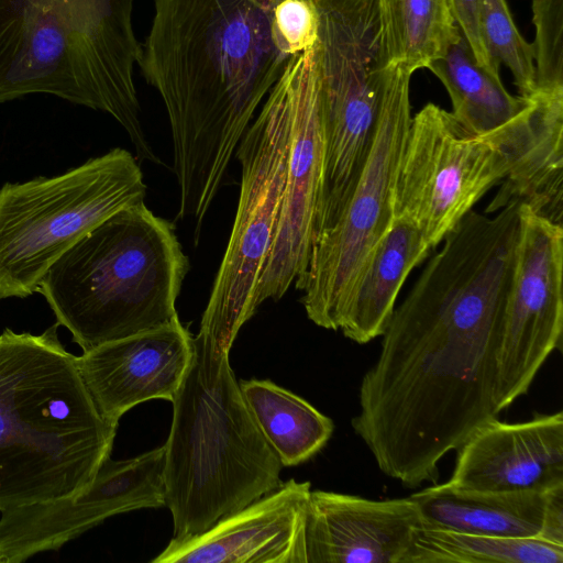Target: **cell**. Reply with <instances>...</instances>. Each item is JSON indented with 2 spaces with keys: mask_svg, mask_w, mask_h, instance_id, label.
I'll list each match as a JSON object with an SVG mask.
<instances>
[{
  "mask_svg": "<svg viewBox=\"0 0 563 563\" xmlns=\"http://www.w3.org/2000/svg\"><path fill=\"white\" fill-rule=\"evenodd\" d=\"M442 243L395 308L351 421L377 467L407 488L438 483L440 461L497 417L495 360L515 247L474 224Z\"/></svg>",
  "mask_w": 563,
  "mask_h": 563,
  "instance_id": "6da1fadb",
  "label": "cell"
},
{
  "mask_svg": "<svg viewBox=\"0 0 563 563\" xmlns=\"http://www.w3.org/2000/svg\"><path fill=\"white\" fill-rule=\"evenodd\" d=\"M279 0H154L139 66L172 131L178 218L202 223L253 117L292 57Z\"/></svg>",
  "mask_w": 563,
  "mask_h": 563,
  "instance_id": "7a4b0ae2",
  "label": "cell"
},
{
  "mask_svg": "<svg viewBox=\"0 0 563 563\" xmlns=\"http://www.w3.org/2000/svg\"><path fill=\"white\" fill-rule=\"evenodd\" d=\"M0 334V512L85 490L111 451L78 356L57 334Z\"/></svg>",
  "mask_w": 563,
  "mask_h": 563,
  "instance_id": "3957f363",
  "label": "cell"
},
{
  "mask_svg": "<svg viewBox=\"0 0 563 563\" xmlns=\"http://www.w3.org/2000/svg\"><path fill=\"white\" fill-rule=\"evenodd\" d=\"M134 0H0V103L49 93L112 115L156 163L133 78Z\"/></svg>",
  "mask_w": 563,
  "mask_h": 563,
  "instance_id": "277c9868",
  "label": "cell"
},
{
  "mask_svg": "<svg viewBox=\"0 0 563 563\" xmlns=\"http://www.w3.org/2000/svg\"><path fill=\"white\" fill-rule=\"evenodd\" d=\"M191 343L164 444L174 539L208 530L283 483V465L245 402L229 353L199 334Z\"/></svg>",
  "mask_w": 563,
  "mask_h": 563,
  "instance_id": "5b68a950",
  "label": "cell"
},
{
  "mask_svg": "<svg viewBox=\"0 0 563 563\" xmlns=\"http://www.w3.org/2000/svg\"><path fill=\"white\" fill-rule=\"evenodd\" d=\"M506 124L466 131L451 112L427 103L411 117L394 196V217L416 224L433 250L494 186L512 173L531 185L559 164L563 90L537 91Z\"/></svg>",
  "mask_w": 563,
  "mask_h": 563,
  "instance_id": "8992f818",
  "label": "cell"
},
{
  "mask_svg": "<svg viewBox=\"0 0 563 563\" xmlns=\"http://www.w3.org/2000/svg\"><path fill=\"white\" fill-rule=\"evenodd\" d=\"M188 271L173 223L141 202L113 213L66 251L36 291L87 352L178 317Z\"/></svg>",
  "mask_w": 563,
  "mask_h": 563,
  "instance_id": "52a82bcc",
  "label": "cell"
},
{
  "mask_svg": "<svg viewBox=\"0 0 563 563\" xmlns=\"http://www.w3.org/2000/svg\"><path fill=\"white\" fill-rule=\"evenodd\" d=\"M136 157L113 148L54 177L0 188V301L34 294L48 268L113 213L141 202Z\"/></svg>",
  "mask_w": 563,
  "mask_h": 563,
  "instance_id": "ba28073f",
  "label": "cell"
},
{
  "mask_svg": "<svg viewBox=\"0 0 563 563\" xmlns=\"http://www.w3.org/2000/svg\"><path fill=\"white\" fill-rule=\"evenodd\" d=\"M291 115V77L286 65L235 151L241 166L235 218L198 331L225 353L258 308V283L282 206Z\"/></svg>",
  "mask_w": 563,
  "mask_h": 563,
  "instance_id": "9c48e42d",
  "label": "cell"
},
{
  "mask_svg": "<svg viewBox=\"0 0 563 563\" xmlns=\"http://www.w3.org/2000/svg\"><path fill=\"white\" fill-rule=\"evenodd\" d=\"M410 77L398 66L384 68L374 139L360 177L340 213L316 238L307 268L295 282L308 319L318 327L339 330L358 277L394 220L411 121Z\"/></svg>",
  "mask_w": 563,
  "mask_h": 563,
  "instance_id": "30bf717a",
  "label": "cell"
},
{
  "mask_svg": "<svg viewBox=\"0 0 563 563\" xmlns=\"http://www.w3.org/2000/svg\"><path fill=\"white\" fill-rule=\"evenodd\" d=\"M318 19L314 44L319 106L325 140L321 221L335 219L369 153L383 70L376 0H309Z\"/></svg>",
  "mask_w": 563,
  "mask_h": 563,
  "instance_id": "8fae6325",
  "label": "cell"
},
{
  "mask_svg": "<svg viewBox=\"0 0 563 563\" xmlns=\"http://www.w3.org/2000/svg\"><path fill=\"white\" fill-rule=\"evenodd\" d=\"M563 227L520 203V236L496 351L498 415L528 393L563 334Z\"/></svg>",
  "mask_w": 563,
  "mask_h": 563,
  "instance_id": "7c38bea8",
  "label": "cell"
},
{
  "mask_svg": "<svg viewBox=\"0 0 563 563\" xmlns=\"http://www.w3.org/2000/svg\"><path fill=\"white\" fill-rule=\"evenodd\" d=\"M292 115L282 206L275 238L261 274L256 302L279 300L307 268L319 232L325 179V140L314 45L294 55Z\"/></svg>",
  "mask_w": 563,
  "mask_h": 563,
  "instance_id": "4fadbf2b",
  "label": "cell"
},
{
  "mask_svg": "<svg viewBox=\"0 0 563 563\" xmlns=\"http://www.w3.org/2000/svg\"><path fill=\"white\" fill-rule=\"evenodd\" d=\"M164 471L161 446L125 460L109 456L85 490L1 511L0 563L58 550L112 516L166 506Z\"/></svg>",
  "mask_w": 563,
  "mask_h": 563,
  "instance_id": "5bb4252c",
  "label": "cell"
},
{
  "mask_svg": "<svg viewBox=\"0 0 563 563\" xmlns=\"http://www.w3.org/2000/svg\"><path fill=\"white\" fill-rule=\"evenodd\" d=\"M310 482L294 478L208 530L174 539L151 563H307Z\"/></svg>",
  "mask_w": 563,
  "mask_h": 563,
  "instance_id": "9a60e30c",
  "label": "cell"
},
{
  "mask_svg": "<svg viewBox=\"0 0 563 563\" xmlns=\"http://www.w3.org/2000/svg\"><path fill=\"white\" fill-rule=\"evenodd\" d=\"M192 335L176 317L161 327L98 345L78 356L85 385L113 424L136 405L172 401L187 372Z\"/></svg>",
  "mask_w": 563,
  "mask_h": 563,
  "instance_id": "2e32d148",
  "label": "cell"
},
{
  "mask_svg": "<svg viewBox=\"0 0 563 563\" xmlns=\"http://www.w3.org/2000/svg\"><path fill=\"white\" fill-rule=\"evenodd\" d=\"M423 527L409 496L383 500L311 490L306 516L307 563H404Z\"/></svg>",
  "mask_w": 563,
  "mask_h": 563,
  "instance_id": "e0dca14e",
  "label": "cell"
},
{
  "mask_svg": "<svg viewBox=\"0 0 563 563\" xmlns=\"http://www.w3.org/2000/svg\"><path fill=\"white\" fill-rule=\"evenodd\" d=\"M452 486L477 490H540L563 486V412L522 422L496 418L455 450Z\"/></svg>",
  "mask_w": 563,
  "mask_h": 563,
  "instance_id": "ac0fdd59",
  "label": "cell"
},
{
  "mask_svg": "<svg viewBox=\"0 0 563 563\" xmlns=\"http://www.w3.org/2000/svg\"><path fill=\"white\" fill-rule=\"evenodd\" d=\"M551 490H477L445 482L410 497L418 504L423 527L504 538H542Z\"/></svg>",
  "mask_w": 563,
  "mask_h": 563,
  "instance_id": "d6986e66",
  "label": "cell"
},
{
  "mask_svg": "<svg viewBox=\"0 0 563 563\" xmlns=\"http://www.w3.org/2000/svg\"><path fill=\"white\" fill-rule=\"evenodd\" d=\"M431 251L416 224L394 217L349 299L339 328L344 336L358 344L382 336L405 280Z\"/></svg>",
  "mask_w": 563,
  "mask_h": 563,
  "instance_id": "ffe728a7",
  "label": "cell"
},
{
  "mask_svg": "<svg viewBox=\"0 0 563 563\" xmlns=\"http://www.w3.org/2000/svg\"><path fill=\"white\" fill-rule=\"evenodd\" d=\"M239 384L257 427L283 466L310 460L332 437V419L300 396L268 379Z\"/></svg>",
  "mask_w": 563,
  "mask_h": 563,
  "instance_id": "44dd1931",
  "label": "cell"
},
{
  "mask_svg": "<svg viewBox=\"0 0 563 563\" xmlns=\"http://www.w3.org/2000/svg\"><path fill=\"white\" fill-rule=\"evenodd\" d=\"M428 69L448 91L454 119L471 133H487L506 124L526 104L525 98L506 90L500 77L478 65L459 29L444 55Z\"/></svg>",
  "mask_w": 563,
  "mask_h": 563,
  "instance_id": "7402d4cb",
  "label": "cell"
},
{
  "mask_svg": "<svg viewBox=\"0 0 563 563\" xmlns=\"http://www.w3.org/2000/svg\"><path fill=\"white\" fill-rule=\"evenodd\" d=\"M382 55L412 75L446 52L457 26L448 0H376Z\"/></svg>",
  "mask_w": 563,
  "mask_h": 563,
  "instance_id": "603a6c76",
  "label": "cell"
},
{
  "mask_svg": "<svg viewBox=\"0 0 563 563\" xmlns=\"http://www.w3.org/2000/svg\"><path fill=\"white\" fill-rule=\"evenodd\" d=\"M404 563H563V545L421 527Z\"/></svg>",
  "mask_w": 563,
  "mask_h": 563,
  "instance_id": "cb8c5ba5",
  "label": "cell"
},
{
  "mask_svg": "<svg viewBox=\"0 0 563 563\" xmlns=\"http://www.w3.org/2000/svg\"><path fill=\"white\" fill-rule=\"evenodd\" d=\"M482 32L493 62L511 71L519 97L537 92L532 45L518 31L506 0H483Z\"/></svg>",
  "mask_w": 563,
  "mask_h": 563,
  "instance_id": "d4e9b609",
  "label": "cell"
},
{
  "mask_svg": "<svg viewBox=\"0 0 563 563\" xmlns=\"http://www.w3.org/2000/svg\"><path fill=\"white\" fill-rule=\"evenodd\" d=\"M531 9L537 90H563V0H532Z\"/></svg>",
  "mask_w": 563,
  "mask_h": 563,
  "instance_id": "484cf974",
  "label": "cell"
},
{
  "mask_svg": "<svg viewBox=\"0 0 563 563\" xmlns=\"http://www.w3.org/2000/svg\"><path fill=\"white\" fill-rule=\"evenodd\" d=\"M274 25L292 56L317 42L318 19L309 0H279L274 11Z\"/></svg>",
  "mask_w": 563,
  "mask_h": 563,
  "instance_id": "4316f807",
  "label": "cell"
},
{
  "mask_svg": "<svg viewBox=\"0 0 563 563\" xmlns=\"http://www.w3.org/2000/svg\"><path fill=\"white\" fill-rule=\"evenodd\" d=\"M451 15L467 42L476 62L486 71L500 77L499 66L490 58L482 32L483 0H448Z\"/></svg>",
  "mask_w": 563,
  "mask_h": 563,
  "instance_id": "83f0119b",
  "label": "cell"
}]
</instances>
